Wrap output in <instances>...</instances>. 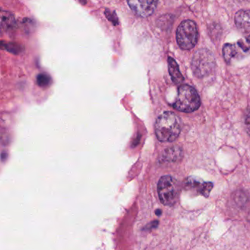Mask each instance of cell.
<instances>
[{"mask_svg": "<svg viewBox=\"0 0 250 250\" xmlns=\"http://www.w3.org/2000/svg\"><path fill=\"white\" fill-rule=\"evenodd\" d=\"M182 128L180 117L172 111H166L156 121V135L161 142H173L180 135Z\"/></svg>", "mask_w": 250, "mask_h": 250, "instance_id": "cell-1", "label": "cell"}, {"mask_svg": "<svg viewBox=\"0 0 250 250\" xmlns=\"http://www.w3.org/2000/svg\"><path fill=\"white\" fill-rule=\"evenodd\" d=\"M200 105L201 98L195 88L189 85H182L173 107L181 112L192 113L198 110Z\"/></svg>", "mask_w": 250, "mask_h": 250, "instance_id": "cell-2", "label": "cell"}, {"mask_svg": "<svg viewBox=\"0 0 250 250\" xmlns=\"http://www.w3.org/2000/svg\"><path fill=\"white\" fill-rule=\"evenodd\" d=\"M216 61L211 51L200 49L195 53L192 61V68L195 76L204 78L215 70Z\"/></svg>", "mask_w": 250, "mask_h": 250, "instance_id": "cell-3", "label": "cell"}, {"mask_svg": "<svg viewBox=\"0 0 250 250\" xmlns=\"http://www.w3.org/2000/svg\"><path fill=\"white\" fill-rule=\"evenodd\" d=\"M179 182L171 176H164L158 183V194L161 204L167 207L175 205L179 199Z\"/></svg>", "mask_w": 250, "mask_h": 250, "instance_id": "cell-4", "label": "cell"}, {"mask_svg": "<svg viewBox=\"0 0 250 250\" xmlns=\"http://www.w3.org/2000/svg\"><path fill=\"white\" fill-rule=\"evenodd\" d=\"M176 39L179 46L183 50H190L196 45L198 40V29L193 21L182 22L176 32Z\"/></svg>", "mask_w": 250, "mask_h": 250, "instance_id": "cell-5", "label": "cell"}, {"mask_svg": "<svg viewBox=\"0 0 250 250\" xmlns=\"http://www.w3.org/2000/svg\"><path fill=\"white\" fill-rule=\"evenodd\" d=\"M223 57L228 64L239 61L250 54V38L239 40L234 43H227L223 47Z\"/></svg>", "mask_w": 250, "mask_h": 250, "instance_id": "cell-6", "label": "cell"}, {"mask_svg": "<svg viewBox=\"0 0 250 250\" xmlns=\"http://www.w3.org/2000/svg\"><path fill=\"white\" fill-rule=\"evenodd\" d=\"M134 13L141 17H148L155 11L158 0H127Z\"/></svg>", "mask_w": 250, "mask_h": 250, "instance_id": "cell-7", "label": "cell"}, {"mask_svg": "<svg viewBox=\"0 0 250 250\" xmlns=\"http://www.w3.org/2000/svg\"><path fill=\"white\" fill-rule=\"evenodd\" d=\"M184 188L187 190L195 191L197 194H201L208 198L214 188L212 182H205L196 177H188L184 181Z\"/></svg>", "mask_w": 250, "mask_h": 250, "instance_id": "cell-8", "label": "cell"}, {"mask_svg": "<svg viewBox=\"0 0 250 250\" xmlns=\"http://www.w3.org/2000/svg\"><path fill=\"white\" fill-rule=\"evenodd\" d=\"M235 23L245 37L250 38V10H240L236 13Z\"/></svg>", "mask_w": 250, "mask_h": 250, "instance_id": "cell-9", "label": "cell"}, {"mask_svg": "<svg viewBox=\"0 0 250 250\" xmlns=\"http://www.w3.org/2000/svg\"><path fill=\"white\" fill-rule=\"evenodd\" d=\"M168 69L172 80L176 84H182L184 82V78L181 73L179 64L176 62V60L172 57L168 58Z\"/></svg>", "mask_w": 250, "mask_h": 250, "instance_id": "cell-10", "label": "cell"}, {"mask_svg": "<svg viewBox=\"0 0 250 250\" xmlns=\"http://www.w3.org/2000/svg\"><path fill=\"white\" fill-rule=\"evenodd\" d=\"M15 24H16V20L13 15L7 11H1V28L4 30H10L14 27Z\"/></svg>", "mask_w": 250, "mask_h": 250, "instance_id": "cell-11", "label": "cell"}, {"mask_svg": "<svg viewBox=\"0 0 250 250\" xmlns=\"http://www.w3.org/2000/svg\"><path fill=\"white\" fill-rule=\"evenodd\" d=\"M182 157V151L180 148L173 147L166 150L163 154V158L166 161L173 162L179 160Z\"/></svg>", "mask_w": 250, "mask_h": 250, "instance_id": "cell-12", "label": "cell"}, {"mask_svg": "<svg viewBox=\"0 0 250 250\" xmlns=\"http://www.w3.org/2000/svg\"><path fill=\"white\" fill-rule=\"evenodd\" d=\"M51 82V78L45 73H41L37 76V83L41 87L48 86Z\"/></svg>", "mask_w": 250, "mask_h": 250, "instance_id": "cell-13", "label": "cell"}, {"mask_svg": "<svg viewBox=\"0 0 250 250\" xmlns=\"http://www.w3.org/2000/svg\"><path fill=\"white\" fill-rule=\"evenodd\" d=\"M245 125H246L247 130L250 135V112L247 116L246 120H245Z\"/></svg>", "mask_w": 250, "mask_h": 250, "instance_id": "cell-14", "label": "cell"}, {"mask_svg": "<svg viewBox=\"0 0 250 250\" xmlns=\"http://www.w3.org/2000/svg\"><path fill=\"white\" fill-rule=\"evenodd\" d=\"M156 214H157V216H160L161 214V211L160 209L157 210V211H156Z\"/></svg>", "mask_w": 250, "mask_h": 250, "instance_id": "cell-15", "label": "cell"}]
</instances>
